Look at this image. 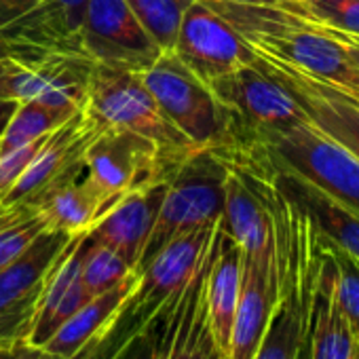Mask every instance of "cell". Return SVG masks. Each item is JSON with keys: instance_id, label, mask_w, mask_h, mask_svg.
Instances as JSON below:
<instances>
[{"instance_id": "obj_24", "label": "cell", "mask_w": 359, "mask_h": 359, "mask_svg": "<svg viewBox=\"0 0 359 359\" xmlns=\"http://www.w3.org/2000/svg\"><path fill=\"white\" fill-rule=\"evenodd\" d=\"M47 226L68 235L89 233V229L114 205L85 173V167L53 184L36 203Z\"/></svg>"}, {"instance_id": "obj_12", "label": "cell", "mask_w": 359, "mask_h": 359, "mask_svg": "<svg viewBox=\"0 0 359 359\" xmlns=\"http://www.w3.org/2000/svg\"><path fill=\"white\" fill-rule=\"evenodd\" d=\"M171 53L205 83L256 60L248 41L208 0H193L184 11Z\"/></svg>"}, {"instance_id": "obj_17", "label": "cell", "mask_w": 359, "mask_h": 359, "mask_svg": "<svg viewBox=\"0 0 359 359\" xmlns=\"http://www.w3.org/2000/svg\"><path fill=\"white\" fill-rule=\"evenodd\" d=\"M241 269H243L241 248L226 235L222 224H218L212 243L208 279H205V306H208V325H210L214 351L224 359L229 357L233 321L239 302Z\"/></svg>"}, {"instance_id": "obj_44", "label": "cell", "mask_w": 359, "mask_h": 359, "mask_svg": "<svg viewBox=\"0 0 359 359\" xmlns=\"http://www.w3.org/2000/svg\"><path fill=\"white\" fill-rule=\"evenodd\" d=\"M210 359H224V357H220V355H218V353H216V351H214V353H212V355H210Z\"/></svg>"}, {"instance_id": "obj_2", "label": "cell", "mask_w": 359, "mask_h": 359, "mask_svg": "<svg viewBox=\"0 0 359 359\" xmlns=\"http://www.w3.org/2000/svg\"><path fill=\"white\" fill-rule=\"evenodd\" d=\"M85 110L102 129L135 133L171 158H187L199 150L163 114L140 72L93 64Z\"/></svg>"}, {"instance_id": "obj_34", "label": "cell", "mask_w": 359, "mask_h": 359, "mask_svg": "<svg viewBox=\"0 0 359 359\" xmlns=\"http://www.w3.org/2000/svg\"><path fill=\"white\" fill-rule=\"evenodd\" d=\"M114 359H152V332H150V325L142 334L131 338Z\"/></svg>"}, {"instance_id": "obj_18", "label": "cell", "mask_w": 359, "mask_h": 359, "mask_svg": "<svg viewBox=\"0 0 359 359\" xmlns=\"http://www.w3.org/2000/svg\"><path fill=\"white\" fill-rule=\"evenodd\" d=\"M85 237L87 233L74 235L68 248L55 260L53 269L49 271L28 342L45 344L89 300L81 273Z\"/></svg>"}, {"instance_id": "obj_3", "label": "cell", "mask_w": 359, "mask_h": 359, "mask_svg": "<svg viewBox=\"0 0 359 359\" xmlns=\"http://www.w3.org/2000/svg\"><path fill=\"white\" fill-rule=\"evenodd\" d=\"M229 167L224 148H199L175 169L137 271L177 235L220 222Z\"/></svg>"}, {"instance_id": "obj_32", "label": "cell", "mask_w": 359, "mask_h": 359, "mask_svg": "<svg viewBox=\"0 0 359 359\" xmlns=\"http://www.w3.org/2000/svg\"><path fill=\"white\" fill-rule=\"evenodd\" d=\"M45 140H47V135L0 154V199L11 191V187L20 180V175L30 167V163L39 154Z\"/></svg>"}, {"instance_id": "obj_35", "label": "cell", "mask_w": 359, "mask_h": 359, "mask_svg": "<svg viewBox=\"0 0 359 359\" xmlns=\"http://www.w3.org/2000/svg\"><path fill=\"white\" fill-rule=\"evenodd\" d=\"M85 355H79L74 359H83ZM9 359H64L55 353H51L49 348L41 346V344H32L28 340H22V342H15L11 348H9Z\"/></svg>"}, {"instance_id": "obj_9", "label": "cell", "mask_w": 359, "mask_h": 359, "mask_svg": "<svg viewBox=\"0 0 359 359\" xmlns=\"http://www.w3.org/2000/svg\"><path fill=\"white\" fill-rule=\"evenodd\" d=\"M72 237L47 229L24 254L0 269V346L28 340L49 271Z\"/></svg>"}, {"instance_id": "obj_31", "label": "cell", "mask_w": 359, "mask_h": 359, "mask_svg": "<svg viewBox=\"0 0 359 359\" xmlns=\"http://www.w3.org/2000/svg\"><path fill=\"white\" fill-rule=\"evenodd\" d=\"M306 20L336 32L359 36V0H302Z\"/></svg>"}, {"instance_id": "obj_41", "label": "cell", "mask_w": 359, "mask_h": 359, "mask_svg": "<svg viewBox=\"0 0 359 359\" xmlns=\"http://www.w3.org/2000/svg\"><path fill=\"white\" fill-rule=\"evenodd\" d=\"M9 348L11 346H0V359H9Z\"/></svg>"}, {"instance_id": "obj_26", "label": "cell", "mask_w": 359, "mask_h": 359, "mask_svg": "<svg viewBox=\"0 0 359 359\" xmlns=\"http://www.w3.org/2000/svg\"><path fill=\"white\" fill-rule=\"evenodd\" d=\"M47 229V220L36 205H0V269L24 254Z\"/></svg>"}, {"instance_id": "obj_11", "label": "cell", "mask_w": 359, "mask_h": 359, "mask_svg": "<svg viewBox=\"0 0 359 359\" xmlns=\"http://www.w3.org/2000/svg\"><path fill=\"white\" fill-rule=\"evenodd\" d=\"M79 43L95 64L140 74L165 53L125 0H87Z\"/></svg>"}, {"instance_id": "obj_25", "label": "cell", "mask_w": 359, "mask_h": 359, "mask_svg": "<svg viewBox=\"0 0 359 359\" xmlns=\"http://www.w3.org/2000/svg\"><path fill=\"white\" fill-rule=\"evenodd\" d=\"M210 260L212 248L208 252L205 262L201 264V269L182 294V309H180V321L173 334L169 359H210V355L214 353L205 306V279Z\"/></svg>"}, {"instance_id": "obj_23", "label": "cell", "mask_w": 359, "mask_h": 359, "mask_svg": "<svg viewBox=\"0 0 359 359\" xmlns=\"http://www.w3.org/2000/svg\"><path fill=\"white\" fill-rule=\"evenodd\" d=\"M271 169L281 193L287 199H292L313 220L319 233L325 239H330L334 245H338L340 250H344L346 254L359 260V214L338 203L317 187L309 184L306 180L275 165H271Z\"/></svg>"}, {"instance_id": "obj_30", "label": "cell", "mask_w": 359, "mask_h": 359, "mask_svg": "<svg viewBox=\"0 0 359 359\" xmlns=\"http://www.w3.org/2000/svg\"><path fill=\"white\" fill-rule=\"evenodd\" d=\"M327 248L334 260V290L338 306L351 327L355 344L359 348V260L334 245L330 239Z\"/></svg>"}, {"instance_id": "obj_29", "label": "cell", "mask_w": 359, "mask_h": 359, "mask_svg": "<svg viewBox=\"0 0 359 359\" xmlns=\"http://www.w3.org/2000/svg\"><path fill=\"white\" fill-rule=\"evenodd\" d=\"M163 51H171L180 20L193 0H125Z\"/></svg>"}, {"instance_id": "obj_39", "label": "cell", "mask_w": 359, "mask_h": 359, "mask_svg": "<svg viewBox=\"0 0 359 359\" xmlns=\"http://www.w3.org/2000/svg\"><path fill=\"white\" fill-rule=\"evenodd\" d=\"M13 55H18V49L11 43H7L5 39H0V60H7Z\"/></svg>"}, {"instance_id": "obj_45", "label": "cell", "mask_w": 359, "mask_h": 359, "mask_svg": "<svg viewBox=\"0 0 359 359\" xmlns=\"http://www.w3.org/2000/svg\"><path fill=\"white\" fill-rule=\"evenodd\" d=\"M353 359H359V348H355V353H353Z\"/></svg>"}, {"instance_id": "obj_22", "label": "cell", "mask_w": 359, "mask_h": 359, "mask_svg": "<svg viewBox=\"0 0 359 359\" xmlns=\"http://www.w3.org/2000/svg\"><path fill=\"white\" fill-rule=\"evenodd\" d=\"M137 277L140 273H131L123 283H118L116 287L89 298L45 344V348H49L51 353L64 357V359H74L79 355H85L87 346H95L106 332L112 327V323L116 321L118 313L123 311L125 302L129 300V296L133 294L135 285H137Z\"/></svg>"}, {"instance_id": "obj_37", "label": "cell", "mask_w": 359, "mask_h": 359, "mask_svg": "<svg viewBox=\"0 0 359 359\" xmlns=\"http://www.w3.org/2000/svg\"><path fill=\"white\" fill-rule=\"evenodd\" d=\"M15 108H18V102H13V100H0V137H3V133H5V129H7Z\"/></svg>"}, {"instance_id": "obj_20", "label": "cell", "mask_w": 359, "mask_h": 359, "mask_svg": "<svg viewBox=\"0 0 359 359\" xmlns=\"http://www.w3.org/2000/svg\"><path fill=\"white\" fill-rule=\"evenodd\" d=\"M355 348V338L336 300L334 260L321 235V260L306 334V359H353Z\"/></svg>"}, {"instance_id": "obj_13", "label": "cell", "mask_w": 359, "mask_h": 359, "mask_svg": "<svg viewBox=\"0 0 359 359\" xmlns=\"http://www.w3.org/2000/svg\"><path fill=\"white\" fill-rule=\"evenodd\" d=\"M256 55L260 66L296 100L306 121L359 158V97L283 62Z\"/></svg>"}, {"instance_id": "obj_40", "label": "cell", "mask_w": 359, "mask_h": 359, "mask_svg": "<svg viewBox=\"0 0 359 359\" xmlns=\"http://www.w3.org/2000/svg\"><path fill=\"white\" fill-rule=\"evenodd\" d=\"M342 39H346V41H351V43H355V45H359V36H351V34H344V32H338Z\"/></svg>"}, {"instance_id": "obj_38", "label": "cell", "mask_w": 359, "mask_h": 359, "mask_svg": "<svg viewBox=\"0 0 359 359\" xmlns=\"http://www.w3.org/2000/svg\"><path fill=\"white\" fill-rule=\"evenodd\" d=\"M321 28H323V30H325V32H327L330 36H334L336 41H340V43H342V45L346 47V53H348V57H351V60H353V62L357 64V68H359V45H355V43H351V41L342 39V36H340V34H338L336 30H330V28H325V26H321Z\"/></svg>"}, {"instance_id": "obj_28", "label": "cell", "mask_w": 359, "mask_h": 359, "mask_svg": "<svg viewBox=\"0 0 359 359\" xmlns=\"http://www.w3.org/2000/svg\"><path fill=\"white\" fill-rule=\"evenodd\" d=\"M81 273H83L85 292L89 298H93L123 283L131 273H135V269L112 248L91 239L87 233Z\"/></svg>"}, {"instance_id": "obj_8", "label": "cell", "mask_w": 359, "mask_h": 359, "mask_svg": "<svg viewBox=\"0 0 359 359\" xmlns=\"http://www.w3.org/2000/svg\"><path fill=\"white\" fill-rule=\"evenodd\" d=\"M218 224L220 222L195 229L165 243L146 266L137 271V285L118 317L131 315L140 321V332H144L161 311L171 306L205 262Z\"/></svg>"}, {"instance_id": "obj_33", "label": "cell", "mask_w": 359, "mask_h": 359, "mask_svg": "<svg viewBox=\"0 0 359 359\" xmlns=\"http://www.w3.org/2000/svg\"><path fill=\"white\" fill-rule=\"evenodd\" d=\"M43 0H0V32L30 15Z\"/></svg>"}, {"instance_id": "obj_14", "label": "cell", "mask_w": 359, "mask_h": 359, "mask_svg": "<svg viewBox=\"0 0 359 359\" xmlns=\"http://www.w3.org/2000/svg\"><path fill=\"white\" fill-rule=\"evenodd\" d=\"M100 133V125L83 108L64 125L53 129L43 142L30 167L20 175L0 205L30 203L34 205L53 184L85 167V152Z\"/></svg>"}, {"instance_id": "obj_27", "label": "cell", "mask_w": 359, "mask_h": 359, "mask_svg": "<svg viewBox=\"0 0 359 359\" xmlns=\"http://www.w3.org/2000/svg\"><path fill=\"white\" fill-rule=\"evenodd\" d=\"M74 114V110L53 108L39 102H20L3 137H0V154L22 144L34 142L43 135H49Z\"/></svg>"}, {"instance_id": "obj_36", "label": "cell", "mask_w": 359, "mask_h": 359, "mask_svg": "<svg viewBox=\"0 0 359 359\" xmlns=\"http://www.w3.org/2000/svg\"><path fill=\"white\" fill-rule=\"evenodd\" d=\"M231 3H241V5H258V7H275V9H285L296 15L306 18L302 0H231Z\"/></svg>"}, {"instance_id": "obj_21", "label": "cell", "mask_w": 359, "mask_h": 359, "mask_svg": "<svg viewBox=\"0 0 359 359\" xmlns=\"http://www.w3.org/2000/svg\"><path fill=\"white\" fill-rule=\"evenodd\" d=\"M85 5L87 0H43L30 15L0 32V39L11 43L18 55L36 49L81 51L79 30Z\"/></svg>"}, {"instance_id": "obj_4", "label": "cell", "mask_w": 359, "mask_h": 359, "mask_svg": "<svg viewBox=\"0 0 359 359\" xmlns=\"http://www.w3.org/2000/svg\"><path fill=\"white\" fill-rule=\"evenodd\" d=\"M142 81L171 125L197 148H233L235 131L226 106L210 83L189 70L171 51H165Z\"/></svg>"}, {"instance_id": "obj_7", "label": "cell", "mask_w": 359, "mask_h": 359, "mask_svg": "<svg viewBox=\"0 0 359 359\" xmlns=\"http://www.w3.org/2000/svg\"><path fill=\"white\" fill-rule=\"evenodd\" d=\"M93 60L81 51L36 49L13 55L0 74V100L39 102L64 110H83Z\"/></svg>"}, {"instance_id": "obj_42", "label": "cell", "mask_w": 359, "mask_h": 359, "mask_svg": "<svg viewBox=\"0 0 359 359\" xmlns=\"http://www.w3.org/2000/svg\"><path fill=\"white\" fill-rule=\"evenodd\" d=\"M9 60V57H7ZM7 60H0V74H3V70H5V66H7Z\"/></svg>"}, {"instance_id": "obj_5", "label": "cell", "mask_w": 359, "mask_h": 359, "mask_svg": "<svg viewBox=\"0 0 359 359\" xmlns=\"http://www.w3.org/2000/svg\"><path fill=\"white\" fill-rule=\"evenodd\" d=\"M252 146L271 165L306 180L359 214V158L309 121H300Z\"/></svg>"}, {"instance_id": "obj_15", "label": "cell", "mask_w": 359, "mask_h": 359, "mask_svg": "<svg viewBox=\"0 0 359 359\" xmlns=\"http://www.w3.org/2000/svg\"><path fill=\"white\" fill-rule=\"evenodd\" d=\"M279 302L277 254L256 258L243 254L241 290L233 321L231 346L226 359H254L273 311Z\"/></svg>"}, {"instance_id": "obj_1", "label": "cell", "mask_w": 359, "mask_h": 359, "mask_svg": "<svg viewBox=\"0 0 359 359\" xmlns=\"http://www.w3.org/2000/svg\"><path fill=\"white\" fill-rule=\"evenodd\" d=\"M208 3L256 53L283 62L359 97L357 64L348 57L346 47L330 36L319 24L275 7L241 5L231 0Z\"/></svg>"}, {"instance_id": "obj_43", "label": "cell", "mask_w": 359, "mask_h": 359, "mask_svg": "<svg viewBox=\"0 0 359 359\" xmlns=\"http://www.w3.org/2000/svg\"><path fill=\"white\" fill-rule=\"evenodd\" d=\"M298 359H306V344H304V348L300 351V355H298Z\"/></svg>"}, {"instance_id": "obj_6", "label": "cell", "mask_w": 359, "mask_h": 359, "mask_svg": "<svg viewBox=\"0 0 359 359\" xmlns=\"http://www.w3.org/2000/svg\"><path fill=\"white\" fill-rule=\"evenodd\" d=\"M210 87L233 118V148L260 144L269 135L306 121L296 100L260 66L258 55L252 64L210 81Z\"/></svg>"}, {"instance_id": "obj_16", "label": "cell", "mask_w": 359, "mask_h": 359, "mask_svg": "<svg viewBox=\"0 0 359 359\" xmlns=\"http://www.w3.org/2000/svg\"><path fill=\"white\" fill-rule=\"evenodd\" d=\"M169 180L142 184L125 193L91 229L89 237L112 248L135 271L154 229Z\"/></svg>"}, {"instance_id": "obj_19", "label": "cell", "mask_w": 359, "mask_h": 359, "mask_svg": "<svg viewBox=\"0 0 359 359\" xmlns=\"http://www.w3.org/2000/svg\"><path fill=\"white\" fill-rule=\"evenodd\" d=\"M226 152V148H224ZM229 156V154H226ZM224 210L220 224L243 254L264 258L275 252V235L269 208L250 182L245 171L229 158Z\"/></svg>"}, {"instance_id": "obj_10", "label": "cell", "mask_w": 359, "mask_h": 359, "mask_svg": "<svg viewBox=\"0 0 359 359\" xmlns=\"http://www.w3.org/2000/svg\"><path fill=\"white\" fill-rule=\"evenodd\" d=\"M187 158H171L135 133L100 127L85 152V173L116 203L131 189L156 180H171Z\"/></svg>"}]
</instances>
